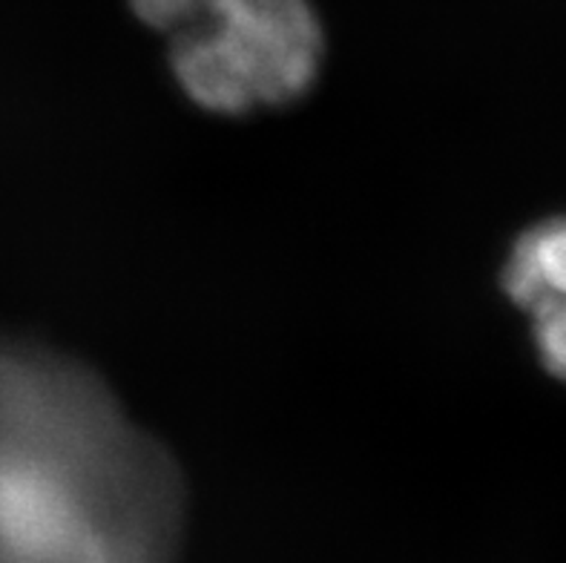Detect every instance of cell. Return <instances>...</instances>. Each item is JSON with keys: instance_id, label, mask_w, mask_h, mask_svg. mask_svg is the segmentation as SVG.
<instances>
[{"instance_id": "obj_3", "label": "cell", "mask_w": 566, "mask_h": 563, "mask_svg": "<svg viewBox=\"0 0 566 563\" xmlns=\"http://www.w3.org/2000/svg\"><path fill=\"white\" fill-rule=\"evenodd\" d=\"M503 288L526 314L546 305H566V216L526 230L503 268Z\"/></svg>"}, {"instance_id": "obj_4", "label": "cell", "mask_w": 566, "mask_h": 563, "mask_svg": "<svg viewBox=\"0 0 566 563\" xmlns=\"http://www.w3.org/2000/svg\"><path fill=\"white\" fill-rule=\"evenodd\" d=\"M532 336L538 357L553 377L566 383V305H546L532 311Z\"/></svg>"}, {"instance_id": "obj_2", "label": "cell", "mask_w": 566, "mask_h": 563, "mask_svg": "<svg viewBox=\"0 0 566 563\" xmlns=\"http://www.w3.org/2000/svg\"><path fill=\"white\" fill-rule=\"evenodd\" d=\"M167 38L190 101L219 115L285 107L308 93L325 58L311 0H129Z\"/></svg>"}, {"instance_id": "obj_1", "label": "cell", "mask_w": 566, "mask_h": 563, "mask_svg": "<svg viewBox=\"0 0 566 563\" xmlns=\"http://www.w3.org/2000/svg\"><path fill=\"white\" fill-rule=\"evenodd\" d=\"M179 469L78 363L0 348V563H172Z\"/></svg>"}]
</instances>
